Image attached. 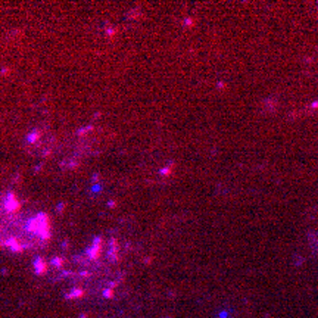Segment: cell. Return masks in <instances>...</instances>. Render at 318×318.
<instances>
[{"mask_svg":"<svg viewBox=\"0 0 318 318\" xmlns=\"http://www.w3.org/2000/svg\"><path fill=\"white\" fill-rule=\"evenodd\" d=\"M13 193L0 194V246L12 252L40 249L52 238L50 219L44 212L28 214Z\"/></svg>","mask_w":318,"mask_h":318,"instance_id":"obj_1","label":"cell"}]
</instances>
